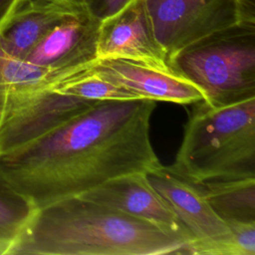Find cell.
Instances as JSON below:
<instances>
[{
  "label": "cell",
  "instance_id": "8fae6325",
  "mask_svg": "<svg viewBox=\"0 0 255 255\" xmlns=\"http://www.w3.org/2000/svg\"><path fill=\"white\" fill-rule=\"evenodd\" d=\"M85 10L58 0H20L0 25V53L24 60L58 23Z\"/></svg>",
  "mask_w": 255,
  "mask_h": 255
},
{
  "label": "cell",
  "instance_id": "2e32d148",
  "mask_svg": "<svg viewBox=\"0 0 255 255\" xmlns=\"http://www.w3.org/2000/svg\"><path fill=\"white\" fill-rule=\"evenodd\" d=\"M131 0H85L86 11L94 18L103 21L121 11Z\"/></svg>",
  "mask_w": 255,
  "mask_h": 255
},
{
  "label": "cell",
  "instance_id": "277c9868",
  "mask_svg": "<svg viewBox=\"0 0 255 255\" xmlns=\"http://www.w3.org/2000/svg\"><path fill=\"white\" fill-rule=\"evenodd\" d=\"M168 65L195 84L210 106L255 97V24L206 37L177 53Z\"/></svg>",
  "mask_w": 255,
  "mask_h": 255
},
{
  "label": "cell",
  "instance_id": "ba28073f",
  "mask_svg": "<svg viewBox=\"0 0 255 255\" xmlns=\"http://www.w3.org/2000/svg\"><path fill=\"white\" fill-rule=\"evenodd\" d=\"M78 196L152 223L180 236L188 244L192 242V237L175 212L151 186L143 172L115 177Z\"/></svg>",
  "mask_w": 255,
  "mask_h": 255
},
{
  "label": "cell",
  "instance_id": "7c38bea8",
  "mask_svg": "<svg viewBox=\"0 0 255 255\" xmlns=\"http://www.w3.org/2000/svg\"><path fill=\"white\" fill-rule=\"evenodd\" d=\"M199 183L207 201L225 222H255V177Z\"/></svg>",
  "mask_w": 255,
  "mask_h": 255
},
{
  "label": "cell",
  "instance_id": "8992f818",
  "mask_svg": "<svg viewBox=\"0 0 255 255\" xmlns=\"http://www.w3.org/2000/svg\"><path fill=\"white\" fill-rule=\"evenodd\" d=\"M145 176L192 237L185 254H189L193 247L215 243L231 235L227 223L210 206L199 183L162 164L145 172Z\"/></svg>",
  "mask_w": 255,
  "mask_h": 255
},
{
  "label": "cell",
  "instance_id": "5bb4252c",
  "mask_svg": "<svg viewBox=\"0 0 255 255\" xmlns=\"http://www.w3.org/2000/svg\"><path fill=\"white\" fill-rule=\"evenodd\" d=\"M36 208L0 175V255H8Z\"/></svg>",
  "mask_w": 255,
  "mask_h": 255
},
{
  "label": "cell",
  "instance_id": "9a60e30c",
  "mask_svg": "<svg viewBox=\"0 0 255 255\" xmlns=\"http://www.w3.org/2000/svg\"><path fill=\"white\" fill-rule=\"evenodd\" d=\"M231 235L221 241L196 246L191 255H255V222H226Z\"/></svg>",
  "mask_w": 255,
  "mask_h": 255
},
{
  "label": "cell",
  "instance_id": "52a82bcc",
  "mask_svg": "<svg viewBox=\"0 0 255 255\" xmlns=\"http://www.w3.org/2000/svg\"><path fill=\"white\" fill-rule=\"evenodd\" d=\"M96 55L97 59H124L168 66L155 39L145 0H131L117 14L101 21Z\"/></svg>",
  "mask_w": 255,
  "mask_h": 255
},
{
  "label": "cell",
  "instance_id": "30bf717a",
  "mask_svg": "<svg viewBox=\"0 0 255 255\" xmlns=\"http://www.w3.org/2000/svg\"><path fill=\"white\" fill-rule=\"evenodd\" d=\"M93 65L141 99L179 105L204 100L202 91L169 65L156 66L124 59H97Z\"/></svg>",
  "mask_w": 255,
  "mask_h": 255
},
{
  "label": "cell",
  "instance_id": "9c48e42d",
  "mask_svg": "<svg viewBox=\"0 0 255 255\" xmlns=\"http://www.w3.org/2000/svg\"><path fill=\"white\" fill-rule=\"evenodd\" d=\"M101 21L86 10L70 15L52 28L24 59L60 72H79L97 60Z\"/></svg>",
  "mask_w": 255,
  "mask_h": 255
},
{
  "label": "cell",
  "instance_id": "4fadbf2b",
  "mask_svg": "<svg viewBox=\"0 0 255 255\" xmlns=\"http://www.w3.org/2000/svg\"><path fill=\"white\" fill-rule=\"evenodd\" d=\"M95 62V61H94ZM56 82L52 88L67 96L89 101H129L141 99L93 64Z\"/></svg>",
  "mask_w": 255,
  "mask_h": 255
},
{
  "label": "cell",
  "instance_id": "6da1fadb",
  "mask_svg": "<svg viewBox=\"0 0 255 255\" xmlns=\"http://www.w3.org/2000/svg\"><path fill=\"white\" fill-rule=\"evenodd\" d=\"M155 101H97L38 138L0 155V175L36 209L115 177L161 165L149 127Z\"/></svg>",
  "mask_w": 255,
  "mask_h": 255
},
{
  "label": "cell",
  "instance_id": "ac0fdd59",
  "mask_svg": "<svg viewBox=\"0 0 255 255\" xmlns=\"http://www.w3.org/2000/svg\"><path fill=\"white\" fill-rule=\"evenodd\" d=\"M58 1L66 2V3H70V4H74V5H79V6H84V2H85V0H58Z\"/></svg>",
  "mask_w": 255,
  "mask_h": 255
},
{
  "label": "cell",
  "instance_id": "3957f363",
  "mask_svg": "<svg viewBox=\"0 0 255 255\" xmlns=\"http://www.w3.org/2000/svg\"><path fill=\"white\" fill-rule=\"evenodd\" d=\"M169 166L193 182L255 177V97L222 106L195 103Z\"/></svg>",
  "mask_w": 255,
  "mask_h": 255
},
{
  "label": "cell",
  "instance_id": "7a4b0ae2",
  "mask_svg": "<svg viewBox=\"0 0 255 255\" xmlns=\"http://www.w3.org/2000/svg\"><path fill=\"white\" fill-rule=\"evenodd\" d=\"M187 245L152 223L71 196L36 209L8 255L185 254Z\"/></svg>",
  "mask_w": 255,
  "mask_h": 255
},
{
  "label": "cell",
  "instance_id": "5b68a950",
  "mask_svg": "<svg viewBox=\"0 0 255 255\" xmlns=\"http://www.w3.org/2000/svg\"><path fill=\"white\" fill-rule=\"evenodd\" d=\"M167 63L188 46L242 23L255 24L254 0H145Z\"/></svg>",
  "mask_w": 255,
  "mask_h": 255
},
{
  "label": "cell",
  "instance_id": "e0dca14e",
  "mask_svg": "<svg viewBox=\"0 0 255 255\" xmlns=\"http://www.w3.org/2000/svg\"><path fill=\"white\" fill-rule=\"evenodd\" d=\"M20 0H0V25L8 18Z\"/></svg>",
  "mask_w": 255,
  "mask_h": 255
}]
</instances>
